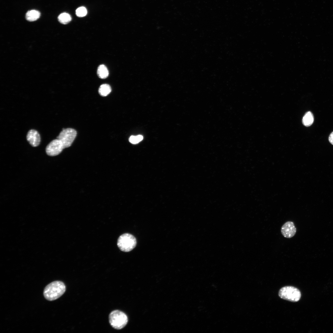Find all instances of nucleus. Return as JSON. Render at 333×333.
Wrapping results in <instances>:
<instances>
[{
  "label": "nucleus",
  "mask_w": 333,
  "mask_h": 333,
  "mask_svg": "<svg viewBox=\"0 0 333 333\" xmlns=\"http://www.w3.org/2000/svg\"><path fill=\"white\" fill-rule=\"evenodd\" d=\"M66 290V286L63 282L56 281L51 282L45 287L43 294L46 299L52 301L62 296Z\"/></svg>",
  "instance_id": "obj_1"
},
{
  "label": "nucleus",
  "mask_w": 333,
  "mask_h": 333,
  "mask_svg": "<svg viewBox=\"0 0 333 333\" xmlns=\"http://www.w3.org/2000/svg\"><path fill=\"white\" fill-rule=\"evenodd\" d=\"M109 321L114 328L120 330L123 328L128 322L126 315L123 312L116 310L112 311L109 315Z\"/></svg>",
  "instance_id": "obj_2"
},
{
  "label": "nucleus",
  "mask_w": 333,
  "mask_h": 333,
  "mask_svg": "<svg viewBox=\"0 0 333 333\" xmlns=\"http://www.w3.org/2000/svg\"><path fill=\"white\" fill-rule=\"evenodd\" d=\"M137 244L135 238L132 235L126 233L121 235L118 238L117 245L122 251L128 252L135 247Z\"/></svg>",
  "instance_id": "obj_3"
},
{
  "label": "nucleus",
  "mask_w": 333,
  "mask_h": 333,
  "mask_svg": "<svg viewBox=\"0 0 333 333\" xmlns=\"http://www.w3.org/2000/svg\"><path fill=\"white\" fill-rule=\"evenodd\" d=\"M278 295L282 299L293 302L298 301L301 297L300 290L292 286L282 287L279 290Z\"/></svg>",
  "instance_id": "obj_4"
},
{
  "label": "nucleus",
  "mask_w": 333,
  "mask_h": 333,
  "mask_svg": "<svg viewBox=\"0 0 333 333\" xmlns=\"http://www.w3.org/2000/svg\"><path fill=\"white\" fill-rule=\"evenodd\" d=\"M76 131L74 129L71 128L63 129L56 138L62 141L65 148L71 145L76 137Z\"/></svg>",
  "instance_id": "obj_5"
},
{
  "label": "nucleus",
  "mask_w": 333,
  "mask_h": 333,
  "mask_svg": "<svg viewBox=\"0 0 333 333\" xmlns=\"http://www.w3.org/2000/svg\"><path fill=\"white\" fill-rule=\"evenodd\" d=\"M64 148L62 141L57 138L52 141L47 146L46 151L48 155L55 156L59 154Z\"/></svg>",
  "instance_id": "obj_6"
},
{
  "label": "nucleus",
  "mask_w": 333,
  "mask_h": 333,
  "mask_svg": "<svg viewBox=\"0 0 333 333\" xmlns=\"http://www.w3.org/2000/svg\"><path fill=\"white\" fill-rule=\"evenodd\" d=\"M281 232L284 237L290 238L293 237L295 234L296 229L294 223L288 221L283 225L281 228Z\"/></svg>",
  "instance_id": "obj_7"
},
{
  "label": "nucleus",
  "mask_w": 333,
  "mask_h": 333,
  "mask_svg": "<svg viewBox=\"0 0 333 333\" xmlns=\"http://www.w3.org/2000/svg\"><path fill=\"white\" fill-rule=\"evenodd\" d=\"M27 139L30 144L33 147L39 145L40 142V137L38 132L35 130L31 129L27 133Z\"/></svg>",
  "instance_id": "obj_8"
},
{
  "label": "nucleus",
  "mask_w": 333,
  "mask_h": 333,
  "mask_svg": "<svg viewBox=\"0 0 333 333\" xmlns=\"http://www.w3.org/2000/svg\"><path fill=\"white\" fill-rule=\"evenodd\" d=\"M314 117L312 113L310 111L306 112L302 119L303 124L306 127L310 126L313 123Z\"/></svg>",
  "instance_id": "obj_9"
},
{
  "label": "nucleus",
  "mask_w": 333,
  "mask_h": 333,
  "mask_svg": "<svg viewBox=\"0 0 333 333\" xmlns=\"http://www.w3.org/2000/svg\"><path fill=\"white\" fill-rule=\"evenodd\" d=\"M40 15V12L36 10H31L27 12L26 14V19L30 22L36 20L39 18Z\"/></svg>",
  "instance_id": "obj_10"
},
{
  "label": "nucleus",
  "mask_w": 333,
  "mask_h": 333,
  "mask_svg": "<svg viewBox=\"0 0 333 333\" xmlns=\"http://www.w3.org/2000/svg\"><path fill=\"white\" fill-rule=\"evenodd\" d=\"M97 74L101 78H106L109 75V71L106 66L103 64L99 66L97 70Z\"/></svg>",
  "instance_id": "obj_11"
},
{
  "label": "nucleus",
  "mask_w": 333,
  "mask_h": 333,
  "mask_svg": "<svg viewBox=\"0 0 333 333\" xmlns=\"http://www.w3.org/2000/svg\"><path fill=\"white\" fill-rule=\"evenodd\" d=\"M111 89L110 86L107 84H104L100 86L99 88V93L102 96H106L111 92Z\"/></svg>",
  "instance_id": "obj_12"
},
{
  "label": "nucleus",
  "mask_w": 333,
  "mask_h": 333,
  "mask_svg": "<svg viewBox=\"0 0 333 333\" xmlns=\"http://www.w3.org/2000/svg\"><path fill=\"white\" fill-rule=\"evenodd\" d=\"M58 20L61 23L66 24L70 22L72 19L71 16L68 14L64 13L60 14L58 17Z\"/></svg>",
  "instance_id": "obj_13"
},
{
  "label": "nucleus",
  "mask_w": 333,
  "mask_h": 333,
  "mask_svg": "<svg viewBox=\"0 0 333 333\" xmlns=\"http://www.w3.org/2000/svg\"><path fill=\"white\" fill-rule=\"evenodd\" d=\"M143 139L142 136L139 135L137 136H131L129 138V142L133 144L138 143Z\"/></svg>",
  "instance_id": "obj_14"
},
{
  "label": "nucleus",
  "mask_w": 333,
  "mask_h": 333,
  "mask_svg": "<svg viewBox=\"0 0 333 333\" xmlns=\"http://www.w3.org/2000/svg\"><path fill=\"white\" fill-rule=\"evenodd\" d=\"M76 14L79 17H83L85 16L87 14V10L84 7H80L78 8L76 10Z\"/></svg>",
  "instance_id": "obj_15"
},
{
  "label": "nucleus",
  "mask_w": 333,
  "mask_h": 333,
  "mask_svg": "<svg viewBox=\"0 0 333 333\" xmlns=\"http://www.w3.org/2000/svg\"><path fill=\"white\" fill-rule=\"evenodd\" d=\"M328 140L329 142L333 145V131L330 134L328 137Z\"/></svg>",
  "instance_id": "obj_16"
}]
</instances>
